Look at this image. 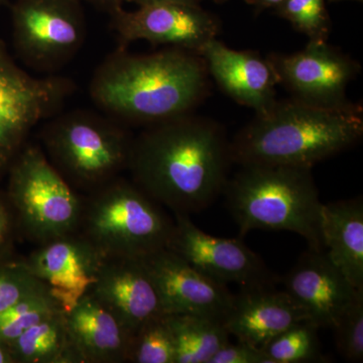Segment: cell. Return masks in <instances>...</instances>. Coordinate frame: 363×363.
Masks as SVG:
<instances>
[{"label": "cell", "mask_w": 363, "mask_h": 363, "mask_svg": "<svg viewBox=\"0 0 363 363\" xmlns=\"http://www.w3.org/2000/svg\"><path fill=\"white\" fill-rule=\"evenodd\" d=\"M233 164L221 124L193 112L147 126L135 136L131 181L162 206L190 215L222 194Z\"/></svg>", "instance_id": "cell-1"}, {"label": "cell", "mask_w": 363, "mask_h": 363, "mask_svg": "<svg viewBox=\"0 0 363 363\" xmlns=\"http://www.w3.org/2000/svg\"><path fill=\"white\" fill-rule=\"evenodd\" d=\"M208 91L204 60L176 48L136 55L121 47L97 67L89 84L93 104L128 128L191 113Z\"/></svg>", "instance_id": "cell-2"}, {"label": "cell", "mask_w": 363, "mask_h": 363, "mask_svg": "<svg viewBox=\"0 0 363 363\" xmlns=\"http://www.w3.org/2000/svg\"><path fill=\"white\" fill-rule=\"evenodd\" d=\"M363 135L359 104L321 106L278 99L255 113L230 142L233 164L312 169L357 145Z\"/></svg>", "instance_id": "cell-3"}, {"label": "cell", "mask_w": 363, "mask_h": 363, "mask_svg": "<svg viewBox=\"0 0 363 363\" xmlns=\"http://www.w3.org/2000/svg\"><path fill=\"white\" fill-rule=\"evenodd\" d=\"M223 194L242 235L255 230L291 231L313 250H325L319 191L312 169L243 166L227 181Z\"/></svg>", "instance_id": "cell-4"}, {"label": "cell", "mask_w": 363, "mask_h": 363, "mask_svg": "<svg viewBox=\"0 0 363 363\" xmlns=\"http://www.w3.org/2000/svg\"><path fill=\"white\" fill-rule=\"evenodd\" d=\"M39 138L54 168L82 195L128 171L135 140L128 126L87 109L59 112L42 123Z\"/></svg>", "instance_id": "cell-5"}, {"label": "cell", "mask_w": 363, "mask_h": 363, "mask_svg": "<svg viewBox=\"0 0 363 363\" xmlns=\"http://www.w3.org/2000/svg\"><path fill=\"white\" fill-rule=\"evenodd\" d=\"M173 226L162 205L123 176L83 195L78 231L105 257L143 259L167 247Z\"/></svg>", "instance_id": "cell-6"}, {"label": "cell", "mask_w": 363, "mask_h": 363, "mask_svg": "<svg viewBox=\"0 0 363 363\" xmlns=\"http://www.w3.org/2000/svg\"><path fill=\"white\" fill-rule=\"evenodd\" d=\"M9 169L11 201L33 242L78 231L83 195L60 175L40 143H26Z\"/></svg>", "instance_id": "cell-7"}, {"label": "cell", "mask_w": 363, "mask_h": 363, "mask_svg": "<svg viewBox=\"0 0 363 363\" xmlns=\"http://www.w3.org/2000/svg\"><path fill=\"white\" fill-rule=\"evenodd\" d=\"M75 88L62 76L30 75L0 42V172L11 167L38 124L61 112Z\"/></svg>", "instance_id": "cell-8"}, {"label": "cell", "mask_w": 363, "mask_h": 363, "mask_svg": "<svg viewBox=\"0 0 363 363\" xmlns=\"http://www.w3.org/2000/svg\"><path fill=\"white\" fill-rule=\"evenodd\" d=\"M13 25L14 48L23 63L49 75L77 55L87 35L79 0H18Z\"/></svg>", "instance_id": "cell-9"}, {"label": "cell", "mask_w": 363, "mask_h": 363, "mask_svg": "<svg viewBox=\"0 0 363 363\" xmlns=\"http://www.w3.org/2000/svg\"><path fill=\"white\" fill-rule=\"evenodd\" d=\"M167 248L215 281L241 289L271 286L272 272L262 259L238 238L210 235L190 215L176 213Z\"/></svg>", "instance_id": "cell-10"}, {"label": "cell", "mask_w": 363, "mask_h": 363, "mask_svg": "<svg viewBox=\"0 0 363 363\" xmlns=\"http://www.w3.org/2000/svg\"><path fill=\"white\" fill-rule=\"evenodd\" d=\"M111 16L121 47L142 40L198 55L205 44L216 39L221 26L218 18L200 4H150L133 11L119 7Z\"/></svg>", "instance_id": "cell-11"}, {"label": "cell", "mask_w": 363, "mask_h": 363, "mask_svg": "<svg viewBox=\"0 0 363 363\" xmlns=\"http://www.w3.org/2000/svg\"><path fill=\"white\" fill-rule=\"evenodd\" d=\"M279 78V84L293 98L321 106L348 104V85L359 75V63L327 42H309L294 54L267 57Z\"/></svg>", "instance_id": "cell-12"}, {"label": "cell", "mask_w": 363, "mask_h": 363, "mask_svg": "<svg viewBox=\"0 0 363 363\" xmlns=\"http://www.w3.org/2000/svg\"><path fill=\"white\" fill-rule=\"evenodd\" d=\"M104 259L91 241L75 231L38 245L21 264L69 312L89 293Z\"/></svg>", "instance_id": "cell-13"}, {"label": "cell", "mask_w": 363, "mask_h": 363, "mask_svg": "<svg viewBox=\"0 0 363 363\" xmlns=\"http://www.w3.org/2000/svg\"><path fill=\"white\" fill-rule=\"evenodd\" d=\"M164 314H196L223 321L233 294L164 247L143 257Z\"/></svg>", "instance_id": "cell-14"}, {"label": "cell", "mask_w": 363, "mask_h": 363, "mask_svg": "<svg viewBox=\"0 0 363 363\" xmlns=\"http://www.w3.org/2000/svg\"><path fill=\"white\" fill-rule=\"evenodd\" d=\"M285 291L319 328H332L359 291L324 250L308 248L284 279Z\"/></svg>", "instance_id": "cell-15"}, {"label": "cell", "mask_w": 363, "mask_h": 363, "mask_svg": "<svg viewBox=\"0 0 363 363\" xmlns=\"http://www.w3.org/2000/svg\"><path fill=\"white\" fill-rule=\"evenodd\" d=\"M89 294L131 334L150 318L164 314L143 259L105 257Z\"/></svg>", "instance_id": "cell-16"}, {"label": "cell", "mask_w": 363, "mask_h": 363, "mask_svg": "<svg viewBox=\"0 0 363 363\" xmlns=\"http://www.w3.org/2000/svg\"><path fill=\"white\" fill-rule=\"evenodd\" d=\"M208 74L234 101L262 112L276 101L279 78L269 59L257 52L236 51L217 39L200 50Z\"/></svg>", "instance_id": "cell-17"}, {"label": "cell", "mask_w": 363, "mask_h": 363, "mask_svg": "<svg viewBox=\"0 0 363 363\" xmlns=\"http://www.w3.org/2000/svg\"><path fill=\"white\" fill-rule=\"evenodd\" d=\"M306 320L309 321L307 313L285 290L257 286L241 289L233 295L223 324L238 341L262 348L281 332Z\"/></svg>", "instance_id": "cell-18"}, {"label": "cell", "mask_w": 363, "mask_h": 363, "mask_svg": "<svg viewBox=\"0 0 363 363\" xmlns=\"http://www.w3.org/2000/svg\"><path fill=\"white\" fill-rule=\"evenodd\" d=\"M65 317L82 363L128 362L133 334L89 293Z\"/></svg>", "instance_id": "cell-19"}, {"label": "cell", "mask_w": 363, "mask_h": 363, "mask_svg": "<svg viewBox=\"0 0 363 363\" xmlns=\"http://www.w3.org/2000/svg\"><path fill=\"white\" fill-rule=\"evenodd\" d=\"M321 235L332 262L358 290H363L362 198L322 205Z\"/></svg>", "instance_id": "cell-20"}, {"label": "cell", "mask_w": 363, "mask_h": 363, "mask_svg": "<svg viewBox=\"0 0 363 363\" xmlns=\"http://www.w3.org/2000/svg\"><path fill=\"white\" fill-rule=\"evenodd\" d=\"M14 362L82 363L67 327L65 312L45 318L9 345Z\"/></svg>", "instance_id": "cell-21"}, {"label": "cell", "mask_w": 363, "mask_h": 363, "mask_svg": "<svg viewBox=\"0 0 363 363\" xmlns=\"http://www.w3.org/2000/svg\"><path fill=\"white\" fill-rule=\"evenodd\" d=\"M173 333L176 363H209L229 342L223 321L196 314H166Z\"/></svg>", "instance_id": "cell-22"}, {"label": "cell", "mask_w": 363, "mask_h": 363, "mask_svg": "<svg viewBox=\"0 0 363 363\" xmlns=\"http://www.w3.org/2000/svg\"><path fill=\"white\" fill-rule=\"evenodd\" d=\"M312 322H298L269 340L262 348L269 363L326 362L318 331Z\"/></svg>", "instance_id": "cell-23"}, {"label": "cell", "mask_w": 363, "mask_h": 363, "mask_svg": "<svg viewBox=\"0 0 363 363\" xmlns=\"http://www.w3.org/2000/svg\"><path fill=\"white\" fill-rule=\"evenodd\" d=\"M59 311L63 310L45 286L30 294L0 313V341L9 346L33 325Z\"/></svg>", "instance_id": "cell-24"}, {"label": "cell", "mask_w": 363, "mask_h": 363, "mask_svg": "<svg viewBox=\"0 0 363 363\" xmlns=\"http://www.w3.org/2000/svg\"><path fill=\"white\" fill-rule=\"evenodd\" d=\"M128 362L176 363L175 341L166 314L150 318L136 329Z\"/></svg>", "instance_id": "cell-25"}, {"label": "cell", "mask_w": 363, "mask_h": 363, "mask_svg": "<svg viewBox=\"0 0 363 363\" xmlns=\"http://www.w3.org/2000/svg\"><path fill=\"white\" fill-rule=\"evenodd\" d=\"M274 11L309 42H328L332 23L327 0H283Z\"/></svg>", "instance_id": "cell-26"}, {"label": "cell", "mask_w": 363, "mask_h": 363, "mask_svg": "<svg viewBox=\"0 0 363 363\" xmlns=\"http://www.w3.org/2000/svg\"><path fill=\"white\" fill-rule=\"evenodd\" d=\"M339 354L350 362L363 359V290L339 315L332 328Z\"/></svg>", "instance_id": "cell-27"}, {"label": "cell", "mask_w": 363, "mask_h": 363, "mask_svg": "<svg viewBox=\"0 0 363 363\" xmlns=\"http://www.w3.org/2000/svg\"><path fill=\"white\" fill-rule=\"evenodd\" d=\"M45 286L39 279L26 271L21 262L16 266L0 269V313Z\"/></svg>", "instance_id": "cell-28"}, {"label": "cell", "mask_w": 363, "mask_h": 363, "mask_svg": "<svg viewBox=\"0 0 363 363\" xmlns=\"http://www.w3.org/2000/svg\"><path fill=\"white\" fill-rule=\"evenodd\" d=\"M209 363H269V359L262 348L238 340L235 344L229 341Z\"/></svg>", "instance_id": "cell-29"}, {"label": "cell", "mask_w": 363, "mask_h": 363, "mask_svg": "<svg viewBox=\"0 0 363 363\" xmlns=\"http://www.w3.org/2000/svg\"><path fill=\"white\" fill-rule=\"evenodd\" d=\"M11 217L4 203L0 201V245L6 241L11 231Z\"/></svg>", "instance_id": "cell-30"}, {"label": "cell", "mask_w": 363, "mask_h": 363, "mask_svg": "<svg viewBox=\"0 0 363 363\" xmlns=\"http://www.w3.org/2000/svg\"><path fill=\"white\" fill-rule=\"evenodd\" d=\"M125 1L135 4L138 6H143L157 4H200L203 0H125Z\"/></svg>", "instance_id": "cell-31"}, {"label": "cell", "mask_w": 363, "mask_h": 363, "mask_svg": "<svg viewBox=\"0 0 363 363\" xmlns=\"http://www.w3.org/2000/svg\"><path fill=\"white\" fill-rule=\"evenodd\" d=\"M283 0H245V4L252 6L257 13H262L266 9H274Z\"/></svg>", "instance_id": "cell-32"}, {"label": "cell", "mask_w": 363, "mask_h": 363, "mask_svg": "<svg viewBox=\"0 0 363 363\" xmlns=\"http://www.w3.org/2000/svg\"><path fill=\"white\" fill-rule=\"evenodd\" d=\"M86 1L90 2V4H94L95 6L104 9L111 13L121 7V4L125 0H86Z\"/></svg>", "instance_id": "cell-33"}, {"label": "cell", "mask_w": 363, "mask_h": 363, "mask_svg": "<svg viewBox=\"0 0 363 363\" xmlns=\"http://www.w3.org/2000/svg\"><path fill=\"white\" fill-rule=\"evenodd\" d=\"M13 359L11 357V350L6 344L0 341V363H13Z\"/></svg>", "instance_id": "cell-34"}, {"label": "cell", "mask_w": 363, "mask_h": 363, "mask_svg": "<svg viewBox=\"0 0 363 363\" xmlns=\"http://www.w3.org/2000/svg\"><path fill=\"white\" fill-rule=\"evenodd\" d=\"M329 2H340V1H359L362 2L363 0H328Z\"/></svg>", "instance_id": "cell-35"}, {"label": "cell", "mask_w": 363, "mask_h": 363, "mask_svg": "<svg viewBox=\"0 0 363 363\" xmlns=\"http://www.w3.org/2000/svg\"><path fill=\"white\" fill-rule=\"evenodd\" d=\"M214 2H216V4H225V2L229 1V0H213Z\"/></svg>", "instance_id": "cell-36"}, {"label": "cell", "mask_w": 363, "mask_h": 363, "mask_svg": "<svg viewBox=\"0 0 363 363\" xmlns=\"http://www.w3.org/2000/svg\"><path fill=\"white\" fill-rule=\"evenodd\" d=\"M0 1H1V0H0Z\"/></svg>", "instance_id": "cell-37"}]
</instances>
